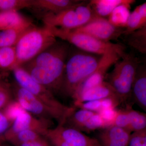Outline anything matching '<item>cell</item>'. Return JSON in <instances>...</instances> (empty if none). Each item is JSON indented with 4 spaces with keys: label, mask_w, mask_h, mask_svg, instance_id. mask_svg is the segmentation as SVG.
Listing matches in <instances>:
<instances>
[{
    "label": "cell",
    "mask_w": 146,
    "mask_h": 146,
    "mask_svg": "<svg viewBox=\"0 0 146 146\" xmlns=\"http://www.w3.org/2000/svg\"><path fill=\"white\" fill-rule=\"evenodd\" d=\"M50 120L38 118L26 111H24L13 121L3 138L5 140V138L24 130L35 131L44 137L47 131L50 129Z\"/></svg>",
    "instance_id": "obj_12"
},
{
    "label": "cell",
    "mask_w": 146,
    "mask_h": 146,
    "mask_svg": "<svg viewBox=\"0 0 146 146\" xmlns=\"http://www.w3.org/2000/svg\"><path fill=\"white\" fill-rule=\"evenodd\" d=\"M17 57L14 46L0 47V68L12 70L16 66Z\"/></svg>",
    "instance_id": "obj_24"
},
{
    "label": "cell",
    "mask_w": 146,
    "mask_h": 146,
    "mask_svg": "<svg viewBox=\"0 0 146 146\" xmlns=\"http://www.w3.org/2000/svg\"><path fill=\"white\" fill-rule=\"evenodd\" d=\"M107 127V123L102 118L99 113L96 112L84 125L81 131H92L98 129H104Z\"/></svg>",
    "instance_id": "obj_29"
},
{
    "label": "cell",
    "mask_w": 146,
    "mask_h": 146,
    "mask_svg": "<svg viewBox=\"0 0 146 146\" xmlns=\"http://www.w3.org/2000/svg\"><path fill=\"white\" fill-rule=\"evenodd\" d=\"M121 57V55L115 50L110 51L102 55L96 69L79 87L72 97L73 99L84 91L104 82L108 69Z\"/></svg>",
    "instance_id": "obj_11"
},
{
    "label": "cell",
    "mask_w": 146,
    "mask_h": 146,
    "mask_svg": "<svg viewBox=\"0 0 146 146\" xmlns=\"http://www.w3.org/2000/svg\"><path fill=\"white\" fill-rule=\"evenodd\" d=\"M70 48L68 42L56 41L34 58L21 66L35 81L52 93L60 92Z\"/></svg>",
    "instance_id": "obj_1"
},
{
    "label": "cell",
    "mask_w": 146,
    "mask_h": 146,
    "mask_svg": "<svg viewBox=\"0 0 146 146\" xmlns=\"http://www.w3.org/2000/svg\"><path fill=\"white\" fill-rule=\"evenodd\" d=\"M11 124L12 123L6 117L2 110H0V138H3V136L10 127Z\"/></svg>",
    "instance_id": "obj_34"
},
{
    "label": "cell",
    "mask_w": 146,
    "mask_h": 146,
    "mask_svg": "<svg viewBox=\"0 0 146 146\" xmlns=\"http://www.w3.org/2000/svg\"><path fill=\"white\" fill-rule=\"evenodd\" d=\"M133 0H91L89 4L96 16L102 18L108 17L118 6L131 2Z\"/></svg>",
    "instance_id": "obj_19"
},
{
    "label": "cell",
    "mask_w": 146,
    "mask_h": 146,
    "mask_svg": "<svg viewBox=\"0 0 146 146\" xmlns=\"http://www.w3.org/2000/svg\"><path fill=\"white\" fill-rule=\"evenodd\" d=\"M121 58V60L114 64L113 70L106 74L105 79L121 103L131 96L132 84L140 63L138 58L131 52H125Z\"/></svg>",
    "instance_id": "obj_4"
},
{
    "label": "cell",
    "mask_w": 146,
    "mask_h": 146,
    "mask_svg": "<svg viewBox=\"0 0 146 146\" xmlns=\"http://www.w3.org/2000/svg\"><path fill=\"white\" fill-rule=\"evenodd\" d=\"M73 30L109 42L111 40H117L123 35L125 29L115 27L106 18L97 16L87 24Z\"/></svg>",
    "instance_id": "obj_9"
},
{
    "label": "cell",
    "mask_w": 146,
    "mask_h": 146,
    "mask_svg": "<svg viewBox=\"0 0 146 146\" xmlns=\"http://www.w3.org/2000/svg\"><path fill=\"white\" fill-rule=\"evenodd\" d=\"M131 96L135 103L145 111L146 110V67L139 64L134 78Z\"/></svg>",
    "instance_id": "obj_15"
},
{
    "label": "cell",
    "mask_w": 146,
    "mask_h": 146,
    "mask_svg": "<svg viewBox=\"0 0 146 146\" xmlns=\"http://www.w3.org/2000/svg\"><path fill=\"white\" fill-rule=\"evenodd\" d=\"M44 137L54 146H102L98 139L65 125H58L54 128L50 129Z\"/></svg>",
    "instance_id": "obj_8"
},
{
    "label": "cell",
    "mask_w": 146,
    "mask_h": 146,
    "mask_svg": "<svg viewBox=\"0 0 146 146\" xmlns=\"http://www.w3.org/2000/svg\"><path fill=\"white\" fill-rule=\"evenodd\" d=\"M12 92L7 84L0 82V110H2L12 100Z\"/></svg>",
    "instance_id": "obj_31"
},
{
    "label": "cell",
    "mask_w": 146,
    "mask_h": 146,
    "mask_svg": "<svg viewBox=\"0 0 146 146\" xmlns=\"http://www.w3.org/2000/svg\"><path fill=\"white\" fill-rule=\"evenodd\" d=\"M32 24L29 19L18 11H9L0 13V31L21 27Z\"/></svg>",
    "instance_id": "obj_17"
},
{
    "label": "cell",
    "mask_w": 146,
    "mask_h": 146,
    "mask_svg": "<svg viewBox=\"0 0 146 146\" xmlns=\"http://www.w3.org/2000/svg\"><path fill=\"white\" fill-rule=\"evenodd\" d=\"M96 16L89 1H82L60 13H46L43 21L44 25L71 30L84 25Z\"/></svg>",
    "instance_id": "obj_7"
},
{
    "label": "cell",
    "mask_w": 146,
    "mask_h": 146,
    "mask_svg": "<svg viewBox=\"0 0 146 146\" xmlns=\"http://www.w3.org/2000/svg\"><path fill=\"white\" fill-rule=\"evenodd\" d=\"M129 124L126 130L131 132L146 129V115L133 110H128Z\"/></svg>",
    "instance_id": "obj_26"
},
{
    "label": "cell",
    "mask_w": 146,
    "mask_h": 146,
    "mask_svg": "<svg viewBox=\"0 0 146 146\" xmlns=\"http://www.w3.org/2000/svg\"><path fill=\"white\" fill-rule=\"evenodd\" d=\"M33 25L0 31V47L15 46L24 33Z\"/></svg>",
    "instance_id": "obj_21"
},
{
    "label": "cell",
    "mask_w": 146,
    "mask_h": 146,
    "mask_svg": "<svg viewBox=\"0 0 146 146\" xmlns=\"http://www.w3.org/2000/svg\"><path fill=\"white\" fill-rule=\"evenodd\" d=\"M17 84L34 95L55 114L58 122L65 120L70 113L72 107H69L56 99L53 93L35 81L21 66L11 70Z\"/></svg>",
    "instance_id": "obj_5"
},
{
    "label": "cell",
    "mask_w": 146,
    "mask_h": 146,
    "mask_svg": "<svg viewBox=\"0 0 146 146\" xmlns=\"http://www.w3.org/2000/svg\"><path fill=\"white\" fill-rule=\"evenodd\" d=\"M76 107L80 109L85 110L99 113L102 110L101 100L91 101L84 102L74 103Z\"/></svg>",
    "instance_id": "obj_33"
},
{
    "label": "cell",
    "mask_w": 146,
    "mask_h": 146,
    "mask_svg": "<svg viewBox=\"0 0 146 146\" xmlns=\"http://www.w3.org/2000/svg\"><path fill=\"white\" fill-rule=\"evenodd\" d=\"M96 112L84 109L78 110L75 109L69 116L65 124L68 123L69 125L68 127L80 131L84 125Z\"/></svg>",
    "instance_id": "obj_23"
},
{
    "label": "cell",
    "mask_w": 146,
    "mask_h": 146,
    "mask_svg": "<svg viewBox=\"0 0 146 146\" xmlns=\"http://www.w3.org/2000/svg\"><path fill=\"white\" fill-rule=\"evenodd\" d=\"M16 146H50V143L43 137L29 142L23 143Z\"/></svg>",
    "instance_id": "obj_35"
},
{
    "label": "cell",
    "mask_w": 146,
    "mask_h": 146,
    "mask_svg": "<svg viewBox=\"0 0 146 146\" xmlns=\"http://www.w3.org/2000/svg\"><path fill=\"white\" fill-rule=\"evenodd\" d=\"M102 56L70 47L60 92L72 98L79 87L96 69Z\"/></svg>",
    "instance_id": "obj_2"
},
{
    "label": "cell",
    "mask_w": 146,
    "mask_h": 146,
    "mask_svg": "<svg viewBox=\"0 0 146 146\" xmlns=\"http://www.w3.org/2000/svg\"><path fill=\"white\" fill-rule=\"evenodd\" d=\"M129 120L128 110L117 111L115 119L110 126H115L126 130L129 124Z\"/></svg>",
    "instance_id": "obj_30"
},
{
    "label": "cell",
    "mask_w": 146,
    "mask_h": 146,
    "mask_svg": "<svg viewBox=\"0 0 146 146\" xmlns=\"http://www.w3.org/2000/svg\"><path fill=\"white\" fill-rule=\"evenodd\" d=\"M43 137L40 133L35 131L24 130L5 138V141H8L16 146L19 144L34 141Z\"/></svg>",
    "instance_id": "obj_25"
},
{
    "label": "cell",
    "mask_w": 146,
    "mask_h": 146,
    "mask_svg": "<svg viewBox=\"0 0 146 146\" xmlns=\"http://www.w3.org/2000/svg\"><path fill=\"white\" fill-rule=\"evenodd\" d=\"M5 140L3 139V138H0V145H1L3 143V142H4Z\"/></svg>",
    "instance_id": "obj_36"
},
{
    "label": "cell",
    "mask_w": 146,
    "mask_h": 146,
    "mask_svg": "<svg viewBox=\"0 0 146 146\" xmlns=\"http://www.w3.org/2000/svg\"><path fill=\"white\" fill-rule=\"evenodd\" d=\"M56 41L48 27L33 25L24 33L15 45L17 60L15 68L30 61Z\"/></svg>",
    "instance_id": "obj_3"
},
{
    "label": "cell",
    "mask_w": 146,
    "mask_h": 146,
    "mask_svg": "<svg viewBox=\"0 0 146 146\" xmlns=\"http://www.w3.org/2000/svg\"><path fill=\"white\" fill-rule=\"evenodd\" d=\"M125 36L126 42L129 46L141 53H146V26Z\"/></svg>",
    "instance_id": "obj_22"
},
{
    "label": "cell",
    "mask_w": 146,
    "mask_h": 146,
    "mask_svg": "<svg viewBox=\"0 0 146 146\" xmlns=\"http://www.w3.org/2000/svg\"><path fill=\"white\" fill-rule=\"evenodd\" d=\"M78 0H32V7L57 13L71 8L81 2Z\"/></svg>",
    "instance_id": "obj_16"
},
{
    "label": "cell",
    "mask_w": 146,
    "mask_h": 146,
    "mask_svg": "<svg viewBox=\"0 0 146 146\" xmlns=\"http://www.w3.org/2000/svg\"><path fill=\"white\" fill-rule=\"evenodd\" d=\"M135 2L133 0L131 2L121 5L116 7L108 16V21L115 27L125 29L130 13L131 6Z\"/></svg>",
    "instance_id": "obj_20"
},
{
    "label": "cell",
    "mask_w": 146,
    "mask_h": 146,
    "mask_svg": "<svg viewBox=\"0 0 146 146\" xmlns=\"http://www.w3.org/2000/svg\"><path fill=\"white\" fill-rule=\"evenodd\" d=\"M128 146H146V129L131 134Z\"/></svg>",
    "instance_id": "obj_32"
},
{
    "label": "cell",
    "mask_w": 146,
    "mask_h": 146,
    "mask_svg": "<svg viewBox=\"0 0 146 146\" xmlns=\"http://www.w3.org/2000/svg\"><path fill=\"white\" fill-rule=\"evenodd\" d=\"M2 111L7 119L12 123L19 115L26 110L16 100H12Z\"/></svg>",
    "instance_id": "obj_28"
},
{
    "label": "cell",
    "mask_w": 146,
    "mask_h": 146,
    "mask_svg": "<svg viewBox=\"0 0 146 146\" xmlns=\"http://www.w3.org/2000/svg\"><path fill=\"white\" fill-rule=\"evenodd\" d=\"M106 98H112L120 102L114 89L108 82L102 83L84 91L74 100V103L91 101L98 100Z\"/></svg>",
    "instance_id": "obj_14"
},
{
    "label": "cell",
    "mask_w": 146,
    "mask_h": 146,
    "mask_svg": "<svg viewBox=\"0 0 146 146\" xmlns=\"http://www.w3.org/2000/svg\"><path fill=\"white\" fill-rule=\"evenodd\" d=\"M16 100L26 111L32 115L45 119L57 121L54 112L38 98L26 89L16 84L14 89Z\"/></svg>",
    "instance_id": "obj_10"
},
{
    "label": "cell",
    "mask_w": 146,
    "mask_h": 146,
    "mask_svg": "<svg viewBox=\"0 0 146 146\" xmlns=\"http://www.w3.org/2000/svg\"><path fill=\"white\" fill-rule=\"evenodd\" d=\"M31 7L32 0H0V13Z\"/></svg>",
    "instance_id": "obj_27"
},
{
    "label": "cell",
    "mask_w": 146,
    "mask_h": 146,
    "mask_svg": "<svg viewBox=\"0 0 146 146\" xmlns=\"http://www.w3.org/2000/svg\"><path fill=\"white\" fill-rule=\"evenodd\" d=\"M146 26V3L136 7L130 13L124 31L125 36Z\"/></svg>",
    "instance_id": "obj_18"
},
{
    "label": "cell",
    "mask_w": 146,
    "mask_h": 146,
    "mask_svg": "<svg viewBox=\"0 0 146 146\" xmlns=\"http://www.w3.org/2000/svg\"><path fill=\"white\" fill-rule=\"evenodd\" d=\"M0 146H7L4 145L3 144V143H2L1 144V145H0Z\"/></svg>",
    "instance_id": "obj_37"
},
{
    "label": "cell",
    "mask_w": 146,
    "mask_h": 146,
    "mask_svg": "<svg viewBox=\"0 0 146 146\" xmlns=\"http://www.w3.org/2000/svg\"><path fill=\"white\" fill-rule=\"evenodd\" d=\"M99 135V142L102 146H128L130 131L111 125L105 128Z\"/></svg>",
    "instance_id": "obj_13"
},
{
    "label": "cell",
    "mask_w": 146,
    "mask_h": 146,
    "mask_svg": "<svg viewBox=\"0 0 146 146\" xmlns=\"http://www.w3.org/2000/svg\"><path fill=\"white\" fill-rule=\"evenodd\" d=\"M48 27L56 38L58 37L84 51L103 55L110 51L115 50L119 52L121 56L125 52L124 47L120 44L103 42L89 35L73 30H69Z\"/></svg>",
    "instance_id": "obj_6"
}]
</instances>
